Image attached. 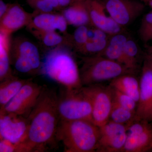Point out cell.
<instances>
[{"instance_id":"1","label":"cell","mask_w":152,"mask_h":152,"mask_svg":"<svg viewBox=\"0 0 152 152\" xmlns=\"http://www.w3.org/2000/svg\"><path fill=\"white\" fill-rule=\"evenodd\" d=\"M58 96L55 91L43 87L39 99L28 117L27 136L20 143L23 152H44L56 145L60 118Z\"/></svg>"},{"instance_id":"2","label":"cell","mask_w":152,"mask_h":152,"mask_svg":"<svg viewBox=\"0 0 152 152\" xmlns=\"http://www.w3.org/2000/svg\"><path fill=\"white\" fill-rule=\"evenodd\" d=\"M71 48L61 45L49 49L45 53L39 72L45 77L58 83L67 89L83 87L80 69Z\"/></svg>"},{"instance_id":"3","label":"cell","mask_w":152,"mask_h":152,"mask_svg":"<svg viewBox=\"0 0 152 152\" xmlns=\"http://www.w3.org/2000/svg\"><path fill=\"white\" fill-rule=\"evenodd\" d=\"M99 127L85 120H60L56 134L66 152L96 151L99 138Z\"/></svg>"},{"instance_id":"4","label":"cell","mask_w":152,"mask_h":152,"mask_svg":"<svg viewBox=\"0 0 152 152\" xmlns=\"http://www.w3.org/2000/svg\"><path fill=\"white\" fill-rule=\"evenodd\" d=\"M80 69L83 86L112 80L132 71L120 63L101 56H87L83 58Z\"/></svg>"},{"instance_id":"5","label":"cell","mask_w":152,"mask_h":152,"mask_svg":"<svg viewBox=\"0 0 152 152\" xmlns=\"http://www.w3.org/2000/svg\"><path fill=\"white\" fill-rule=\"evenodd\" d=\"M81 88H65V91L58 96V110L60 120H85L93 122L91 103Z\"/></svg>"},{"instance_id":"6","label":"cell","mask_w":152,"mask_h":152,"mask_svg":"<svg viewBox=\"0 0 152 152\" xmlns=\"http://www.w3.org/2000/svg\"><path fill=\"white\" fill-rule=\"evenodd\" d=\"M11 63L22 73L39 69L41 59L37 47L27 38L18 37L11 40Z\"/></svg>"},{"instance_id":"7","label":"cell","mask_w":152,"mask_h":152,"mask_svg":"<svg viewBox=\"0 0 152 152\" xmlns=\"http://www.w3.org/2000/svg\"><path fill=\"white\" fill-rule=\"evenodd\" d=\"M81 88L91 103L93 123L99 127L102 126L110 120L113 102L111 88L96 84Z\"/></svg>"},{"instance_id":"8","label":"cell","mask_w":152,"mask_h":152,"mask_svg":"<svg viewBox=\"0 0 152 152\" xmlns=\"http://www.w3.org/2000/svg\"><path fill=\"white\" fill-rule=\"evenodd\" d=\"M43 87L28 80L0 113H13L28 118L36 105Z\"/></svg>"},{"instance_id":"9","label":"cell","mask_w":152,"mask_h":152,"mask_svg":"<svg viewBox=\"0 0 152 152\" xmlns=\"http://www.w3.org/2000/svg\"><path fill=\"white\" fill-rule=\"evenodd\" d=\"M135 119L127 125V138L122 152H144L152 150V125Z\"/></svg>"},{"instance_id":"10","label":"cell","mask_w":152,"mask_h":152,"mask_svg":"<svg viewBox=\"0 0 152 152\" xmlns=\"http://www.w3.org/2000/svg\"><path fill=\"white\" fill-rule=\"evenodd\" d=\"M109 16L124 28L131 25L143 12L145 6L137 0H102Z\"/></svg>"},{"instance_id":"11","label":"cell","mask_w":152,"mask_h":152,"mask_svg":"<svg viewBox=\"0 0 152 152\" xmlns=\"http://www.w3.org/2000/svg\"><path fill=\"white\" fill-rule=\"evenodd\" d=\"M100 135L96 151L122 152L127 138V127L109 121L99 127Z\"/></svg>"},{"instance_id":"12","label":"cell","mask_w":152,"mask_h":152,"mask_svg":"<svg viewBox=\"0 0 152 152\" xmlns=\"http://www.w3.org/2000/svg\"><path fill=\"white\" fill-rule=\"evenodd\" d=\"M27 118L13 113H0V137L13 143L24 141L27 136Z\"/></svg>"},{"instance_id":"13","label":"cell","mask_w":152,"mask_h":152,"mask_svg":"<svg viewBox=\"0 0 152 152\" xmlns=\"http://www.w3.org/2000/svg\"><path fill=\"white\" fill-rule=\"evenodd\" d=\"M39 13L36 11L28 12L18 4H10L8 10L0 18V33L11 36L20 29L27 27Z\"/></svg>"},{"instance_id":"14","label":"cell","mask_w":152,"mask_h":152,"mask_svg":"<svg viewBox=\"0 0 152 152\" xmlns=\"http://www.w3.org/2000/svg\"><path fill=\"white\" fill-rule=\"evenodd\" d=\"M92 26L104 32L109 36L124 31V28L110 16L106 15L102 0H85Z\"/></svg>"},{"instance_id":"15","label":"cell","mask_w":152,"mask_h":152,"mask_svg":"<svg viewBox=\"0 0 152 152\" xmlns=\"http://www.w3.org/2000/svg\"><path fill=\"white\" fill-rule=\"evenodd\" d=\"M152 105V71L144 62L140 82V98L135 118L146 120Z\"/></svg>"},{"instance_id":"16","label":"cell","mask_w":152,"mask_h":152,"mask_svg":"<svg viewBox=\"0 0 152 152\" xmlns=\"http://www.w3.org/2000/svg\"><path fill=\"white\" fill-rule=\"evenodd\" d=\"M68 24L62 14L53 12L40 13L33 18L28 29H33L45 31H59L65 35H68Z\"/></svg>"},{"instance_id":"17","label":"cell","mask_w":152,"mask_h":152,"mask_svg":"<svg viewBox=\"0 0 152 152\" xmlns=\"http://www.w3.org/2000/svg\"><path fill=\"white\" fill-rule=\"evenodd\" d=\"M61 14L68 25L73 26H92L85 0H74L69 6L63 9Z\"/></svg>"},{"instance_id":"18","label":"cell","mask_w":152,"mask_h":152,"mask_svg":"<svg viewBox=\"0 0 152 152\" xmlns=\"http://www.w3.org/2000/svg\"><path fill=\"white\" fill-rule=\"evenodd\" d=\"M129 38L124 31L110 36L106 48L100 56L117 62L125 66L124 52Z\"/></svg>"},{"instance_id":"19","label":"cell","mask_w":152,"mask_h":152,"mask_svg":"<svg viewBox=\"0 0 152 152\" xmlns=\"http://www.w3.org/2000/svg\"><path fill=\"white\" fill-rule=\"evenodd\" d=\"M28 30L43 45L49 49L61 45L67 46L72 48V35H61L56 31Z\"/></svg>"},{"instance_id":"20","label":"cell","mask_w":152,"mask_h":152,"mask_svg":"<svg viewBox=\"0 0 152 152\" xmlns=\"http://www.w3.org/2000/svg\"><path fill=\"white\" fill-rule=\"evenodd\" d=\"M91 31L92 36H90L86 43L79 52L86 56L101 55L106 48L110 36L96 28Z\"/></svg>"},{"instance_id":"21","label":"cell","mask_w":152,"mask_h":152,"mask_svg":"<svg viewBox=\"0 0 152 152\" xmlns=\"http://www.w3.org/2000/svg\"><path fill=\"white\" fill-rule=\"evenodd\" d=\"M110 86L130 96L138 103L140 98V83L131 74H124L111 80Z\"/></svg>"},{"instance_id":"22","label":"cell","mask_w":152,"mask_h":152,"mask_svg":"<svg viewBox=\"0 0 152 152\" xmlns=\"http://www.w3.org/2000/svg\"><path fill=\"white\" fill-rule=\"evenodd\" d=\"M28 80L12 76L1 82L0 107L2 109L17 94Z\"/></svg>"},{"instance_id":"23","label":"cell","mask_w":152,"mask_h":152,"mask_svg":"<svg viewBox=\"0 0 152 152\" xmlns=\"http://www.w3.org/2000/svg\"><path fill=\"white\" fill-rule=\"evenodd\" d=\"M11 36L0 33V81L13 76L10 67Z\"/></svg>"},{"instance_id":"24","label":"cell","mask_w":152,"mask_h":152,"mask_svg":"<svg viewBox=\"0 0 152 152\" xmlns=\"http://www.w3.org/2000/svg\"><path fill=\"white\" fill-rule=\"evenodd\" d=\"M140 53V49L137 44L133 39L129 38L125 46L124 57L125 66L132 72H134L137 68Z\"/></svg>"},{"instance_id":"25","label":"cell","mask_w":152,"mask_h":152,"mask_svg":"<svg viewBox=\"0 0 152 152\" xmlns=\"http://www.w3.org/2000/svg\"><path fill=\"white\" fill-rule=\"evenodd\" d=\"M136 113L123 107L113 101L110 120L118 124L127 125L135 118Z\"/></svg>"},{"instance_id":"26","label":"cell","mask_w":152,"mask_h":152,"mask_svg":"<svg viewBox=\"0 0 152 152\" xmlns=\"http://www.w3.org/2000/svg\"><path fill=\"white\" fill-rule=\"evenodd\" d=\"M89 26H82L77 27L72 35V48L79 52L88 39L90 35Z\"/></svg>"},{"instance_id":"27","label":"cell","mask_w":152,"mask_h":152,"mask_svg":"<svg viewBox=\"0 0 152 152\" xmlns=\"http://www.w3.org/2000/svg\"><path fill=\"white\" fill-rule=\"evenodd\" d=\"M111 88L113 94V101L123 107L136 113L137 102L136 101L126 94L113 88L111 87Z\"/></svg>"},{"instance_id":"28","label":"cell","mask_w":152,"mask_h":152,"mask_svg":"<svg viewBox=\"0 0 152 152\" xmlns=\"http://www.w3.org/2000/svg\"><path fill=\"white\" fill-rule=\"evenodd\" d=\"M138 34L140 39L145 43L152 41V11L143 17Z\"/></svg>"},{"instance_id":"29","label":"cell","mask_w":152,"mask_h":152,"mask_svg":"<svg viewBox=\"0 0 152 152\" xmlns=\"http://www.w3.org/2000/svg\"><path fill=\"white\" fill-rule=\"evenodd\" d=\"M27 3L34 11L40 13L53 12L54 8L45 0H26Z\"/></svg>"},{"instance_id":"30","label":"cell","mask_w":152,"mask_h":152,"mask_svg":"<svg viewBox=\"0 0 152 152\" xmlns=\"http://www.w3.org/2000/svg\"><path fill=\"white\" fill-rule=\"evenodd\" d=\"M0 152H18V144L13 143L5 139H1Z\"/></svg>"},{"instance_id":"31","label":"cell","mask_w":152,"mask_h":152,"mask_svg":"<svg viewBox=\"0 0 152 152\" xmlns=\"http://www.w3.org/2000/svg\"><path fill=\"white\" fill-rule=\"evenodd\" d=\"M144 62L148 65L152 71V45L147 47L145 54Z\"/></svg>"},{"instance_id":"32","label":"cell","mask_w":152,"mask_h":152,"mask_svg":"<svg viewBox=\"0 0 152 152\" xmlns=\"http://www.w3.org/2000/svg\"><path fill=\"white\" fill-rule=\"evenodd\" d=\"M10 4H7L3 0H0V18L6 14L8 10Z\"/></svg>"},{"instance_id":"33","label":"cell","mask_w":152,"mask_h":152,"mask_svg":"<svg viewBox=\"0 0 152 152\" xmlns=\"http://www.w3.org/2000/svg\"><path fill=\"white\" fill-rule=\"evenodd\" d=\"M45 1L50 3L54 8L56 11L62 10L63 9L60 6L58 0H45Z\"/></svg>"},{"instance_id":"34","label":"cell","mask_w":152,"mask_h":152,"mask_svg":"<svg viewBox=\"0 0 152 152\" xmlns=\"http://www.w3.org/2000/svg\"><path fill=\"white\" fill-rule=\"evenodd\" d=\"M58 1L60 6L64 9L69 6L74 0H58Z\"/></svg>"},{"instance_id":"35","label":"cell","mask_w":152,"mask_h":152,"mask_svg":"<svg viewBox=\"0 0 152 152\" xmlns=\"http://www.w3.org/2000/svg\"><path fill=\"white\" fill-rule=\"evenodd\" d=\"M146 120L148 121L149 120H152V105L151 109H150L149 112L148 114Z\"/></svg>"},{"instance_id":"36","label":"cell","mask_w":152,"mask_h":152,"mask_svg":"<svg viewBox=\"0 0 152 152\" xmlns=\"http://www.w3.org/2000/svg\"><path fill=\"white\" fill-rule=\"evenodd\" d=\"M151 151H152V150H151Z\"/></svg>"}]
</instances>
